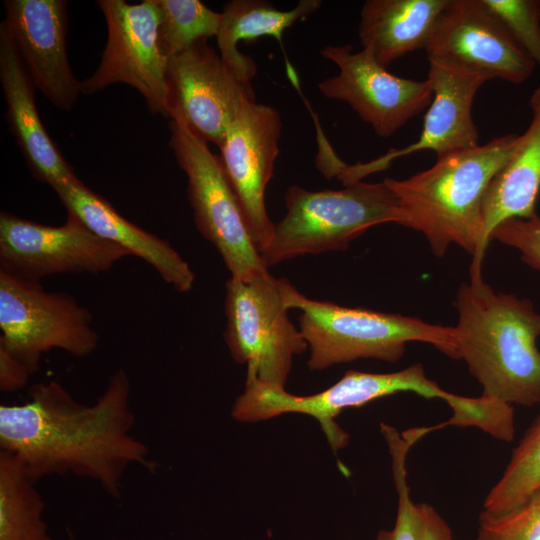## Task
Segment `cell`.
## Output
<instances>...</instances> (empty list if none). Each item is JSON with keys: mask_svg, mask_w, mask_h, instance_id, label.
Instances as JSON below:
<instances>
[{"mask_svg": "<svg viewBox=\"0 0 540 540\" xmlns=\"http://www.w3.org/2000/svg\"><path fill=\"white\" fill-rule=\"evenodd\" d=\"M281 131L278 110L250 100L230 122L219 146L220 159L259 253L273 233L274 223L265 207V190L279 155Z\"/></svg>", "mask_w": 540, "mask_h": 540, "instance_id": "cell-15", "label": "cell"}, {"mask_svg": "<svg viewBox=\"0 0 540 540\" xmlns=\"http://www.w3.org/2000/svg\"><path fill=\"white\" fill-rule=\"evenodd\" d=\"M96 3L107 24V42L97 69L81 81V93L92 95L113 84H128L153 114L170 118L168 58L159 42L161 12L156 1Z\"/></svg>", "mask_w": 540, "mask_h": 540, "instance_id": "cell-10", "label": "cell"}, {"mask_svg": "<svg viewBox=\"0 0 540 540\" xmlns=\"http://www.w3.org/2000/svg\"><path fill=\"white\" fill-rule=\"evenodd\" d=\"M454 305L458 359L482 395L510 405L540 404V314L532 302L497 293L480 279L461 284Z\"/></svg>", "mask_w": 540, "mask_h": 540, "instance_id": "cell-3", "label": "cell"}, {"mask_svg": "<svg viewBox=\"0 0 540 540\" xmlns=\"http://www.w3.org/2000/svg\"><path fill=\"white\" fill-rule=\"evenodd\" d=\"M1 23L14 41L34 86L56 108L69 111L81 94L66 49L67 2L6 0Z\"/></svg>", "mask_w": 540, "mask_h": 540, "instance_id": "cell-16", "label": "cell"}, {"mask_svg": "<svg viewBox=\"0 0 540 540\" xmlns=\"http://www.w3.org/2000/svg\"><path fill=\"white\" fill-rule=\"evenodd\" d=\"M419 540H454L440 513L428 503H417Z\"/></svg>", "mask_w": 540, "mask_h": 540, "instance_id": "cell-30", "label": "cell"}, {"mask_svg": "<svg viewBox=\"0 0 540 540\" xmlns=\"http://www.w3.org/2000/svg\"><path fill=\"white\" fill-rule=\"evenodd\" d=\"M400 392H413L427 399H441L452 410L456 425L470 422L476 413L473 397L452 394L429 379L424 366L414 363L400 371L369 373L349 370L329 388L312 395L299 396L285 388L260 383L245 386L233 404L231 415L245 423L268 420L288 413L311 416L320 425L326 440L336 453L346 447L348 434L336 423V417L348 408H358L374 400Z\"/></svg>", "mask_w": 540, "mask_h": 540, "instance_id": "cell-5", "label": "cell"}, {"mask_svg": "<svg viewBox=\"0 0 540 540\" xmlns=\"http://www.w3.org/2000/svg\"><path fill=\"white\" fill-rule=\"evenodd\" d=\"M339 73L318 83L328 99L346 102L380 137H390L429 107L433 99L430 80L394 75L365 49L351 44L328 45L320 51Z\"/></svg>", "mask_w": 540, "mask_h": 540, "instance_id": "cell-13", "label": "cell"}, {"mask_svg": "<svg viewBox=\"0 0 540 540\" xmlns=\"http://www.w3.org/2000/svg\"><path fill=\"white\" fill-rule=\"evenodd\" d=\"M280 287L287 308L301 311L299 331L310 349L307 365L311 370L357 359L395 363L409 342L431 344L446 356L458 359L453 326L313 300L284 278H280Z\"/></svg>", "mask_w": 540, "mask_h": 540, "instance_id": "cell-4", "label": "cell"}, {"mask_svg": "<svg viewBox=\"0 0 540 540\" xmlns=\"http://www.w3.org/2000/svg\"><path fill=\"white\" fill-rule=\"evenodd\" d=\"M225 342L232 358L247 367L245 386L285 388L293 358L308 345L288 318L280 279L269 271L226 282Z\"/></svg>", "mask_w": 540, "mask_h": 540, "instance_id": "cell-7", "label": "cell"}, {"mask_svg": "<svg viewBox=\"0 0 540 540\" xmlns=\"http://www.w3.org/2000/svg\"><path fill=\"white\" fill-rule=\"evenodd\" d=\"M70 540H73V538L70 536Z\"/></svg>", "mask_w": 540, "mask_h": 540, "instance_id": "cell-32", "label": "cell"}, {"mask_svg": "<svg viewBox=\"0 0 540 540\" xmlns=\"http://www.w3.org/2000/svg\"><path fill=\"white\" fill-rule=\"evenodd\" d=\"M31 372L18 359L0 349V388L15 392L25 387Z\"/></svg>", "mask_w": 540, "mask_h": 540, "instance_id": "cell-31", "label": "cell"}, {"mask_svg": "<svg viewBox=\"0 0 540 540\" xmlns=\"http://www.w3.org/2000/svg\"><path fill=\"white\" fill-rule=\"evenodd\" d=\"M169 128V145L186 174L198 231L215 246L231 277L245 279L267 271L220 157L181 118L171 119Z\"/></svg>", "mask_w": 540, "mask_h": 540, "instance_id": "cell-8", "label": "cell"}, {"mask_svg": "<svg viewBox=\"0 0 540 540\" xmlns=\"http://www.w3.org/2000/svg\"><path fill=\"white\" fill-rule=\"evenodd\" d=\"M444 70L522 84L535 63L484 0H449L426 48Z\"/></svg>", "mask_w": 540, "mask_h": 540, "instance_id": "cell-11", "label": "cell"}, {"mask_svg": "<svg viewBox=\"0 0 540 540\" xmlns=\"http://www.w3.org/2000/svg\"><path fill=\"white\" fill-rule=\"evenodd\" d=\"M92 320L90 311L71 295L46 291L39 282L0 271V349L31 374L51 349L76 357L94 352L99 337Z\"/></svg>", "mask_w": 540, "mask_h": 540, "instance_id": "cell-9", "label": "cell"}, {"mask_svg": "<svg viewBox=\"0 0 540 540\" xmlns=\"http://www.w3.org/2000/svg\"><path fill=\"white\" fill-rule=\"evenodd\" d=\"M36 482L15 455L0 452V540H52Z\"/></svg>", "mask_w": 540, "mask_h": 540, "instance_id": "cell-23", "label": "cell"}, {"mask_svg": "<svg viewBox=\"0 0 540 540\" xmlns=\"http://www.w3.org/2000/svg\"><path fill=\"white\" fill-rule=\"evenodd\" d=\"M321 5L320 0H301L293 9L283 11L263 0L226 2L216 37L222 60L240 80L251 83L257 66L251 57L239 51L238 43L263 36H272L282 43L286 29L316 12Z\"/></svg>", "mask_w": 540, "mask_h": 540, "instance_id": "cell-22", "label": "cell"}, {"mask_svg": "<svg viewBox=\"0 0 540 540\" xmlns=\"http://www.w3.org/2000/svg\"><path fill=\"white\" fill-rule=\"evenodd\" d=\"M170 119L181 118L204 141L221 145L242 105L255 100L220 54L202 40L168 58Z\"/></svg>", "mask_w": 540, "mask_h": 540, "instance_id": "cell-14", "label": "cell"}, {"mask_svg": "<svg viewBox=\"0 0 540 540\" xmlns=\"http://www.w3.org/2000/svg\"><path fill=\"white\" fill-rule=\"evenodd\" d=\"M160 8L159 42L167 58L195 43L217 37L221 12L199 0H155Z\"/></svg>", "mask_w": 540, "mask_h": 540, "instance_id": "cell-25", "label": "cell"}, {"mask_svg": "<svg viewBox=\"0 0 540 540\" xmlns=\"http://www.w3.org/2000/svg\"><path fill=\"white\" fill-rule=\"evenodd\" d=\"M129 255L68 212L61 226L0 214V271L17 278L39 282L55 274H98Z\"/></svg>", "mask_w": 540, "mask_h": 540, "instance_id": "cell-12", "label": "cell"}, {"mask_svg": "<svg viewBox=\"0 0 540 540\" xmlns=\"http://www.w3.org/2000/svg\"><path fill=\"white\" fill-rule=\"evenodd\" d=\"M539 4H540V1H539Z\"/></svg>", "mask_w": 540, "mask_h": 540, "instance_id": "cell-33", "label": "cell"}, {"mask_svg": "<svg viewBox=\"0 0 540 540\" xmlns=\"http://www.w3.org/2000/svg\"><path fill=\"white\" fill-rule=\"evenodd\" d=\"M433 99L425 114L419 138L403 148H392L368 163L345 168L339 177L344 185L360 181L369 174L384 170L397 158L419 151L432 150L437 158L479 145V131L473 120L472 106L476 93L486 82L430 65L427 77Z\"/></svg>", "mask_w": 540, "mask_h": 540, "instance_id": "cell-17", "label": "cell"}, {"mask_svg": "<svg viewBox=\"0 0 540 540\" xmlns=\"http://www.w3.org/2000/svg\"><path fill=\"white\" fill-rule=\"evenodd\" d=\"M0 82L8 126L33 176L51 187L77 177L39 117L35 103L36 88L2 23Z\"/></svg>", "mask_w": 540, "mask_h": 540, "instance_id": "cell-19", "label": "cell"}, {"mask_svg": "<svg viewBox=\"0 0 540 540\" xmlns=\"http://www.w3.org/2000/svg\"><path fill=\"white\" fill-rule=\"evenodd\" d=\"M540 489V413L525 431L502 476L483 502V513L502 515Z\"/></svg>", "mask_w": 540, "mask_h": 540, "instance_id": "cell-24", "label": "cell"}, {"mask_svg": "<svg viewBox=\"0 0 540 540\" xmlns=\"http://www.w3.org/2000/svg\"><path fill=\"white\" fill-rule=\"evenodd\" d=\"M531 122L511 156L490 182L482 207L484 246L492 231L511 218H530L536 214L540 191V85L530 97Z\"/></svg>", "mask_w": 540, "mask_h": 540, "instance_id": "cell-21", "label": "cell"}, {"mask_svg": "<svg viewBox=\"0 0 540 540\" xmlns=\"http://www.w3.org/2000/svg\"><path fill=\"white\" fill-rule=\"evenodd\" d=\"M518 139L519 134L509 133L439 157L432 167L406 179H384L399 200L401 225L421 232L437 257H442L451 244L467 251L472 255V281L482 279L486 251L483 200Z\"/></svg>", "mask_w": 540, "mask_h": 540, "instance_id": "cell-2", "label": "cell"}, {"mask_svg": "<svg viewBox=\"0 0 540 540\" xmlns=\"http://www.w3.org/2000/svg\"><path fill=\"white\" fill-rule=\"evenodd\" d=\"M285 205L286 215L274 223L271 240L260 252L267 267L305 254L345 250L368 229L403 220L399 200L385 180H360L340 190L293 185Z\"/></svg>", "mask_w": 540, "mask_h": 540, "instance_id": "cell-6", "label": "cell"}, {"mask_svg": "<svg viewBox=\"0 0 540 540\" xmlns=\"http://www.w3.org/2000/svg\"><path fill=\"white\" fill-rule=\"evenodd\" d=\"M540 69V4L537 0H484Z\"/></svg>", "mask_w": 540, "mask_h": 540, "instance_id": "cell-28", "label": "cell"}, {"mask_svg": "<svg viewBox=\"0 0 540 540\" xmlns=\"http://www.w3.org/2000/svg\"><path fill=\"white\" fill-rule=\"evenodd\" d=\"M51 188L67 212L95 234L143 259L176 291L186 293L191 290L195 275L168 241L128 221L78 177L59 182Z\"/></svg>", "mask_w": 540, "mask_h": 540, "instance_id": "cell-18", "label": "cell"}, {"mask_svg": "<svg viewBox=\"0 0 540 540\" xmlns=\"http://www.w3.org/2000/svg\"><path fill=\"white\" fill-rule=\"evenodd\" d=\"M517 249L521 260L531 268L540 271V216L511 218L500 223L491 233L490 241Z\"/></svg>", "mask_w": 540, "mask_h": 540, "instance_id": "cell-29", "label": "cell"}, {"mask_svg": "<svg viewBox=\"0 0 540 540\" xmlns=\"http://www.w3.org/2000/svg\"><path fill=\"white\" fill-rule=\"evenodd\" d=\"M449 0H368L358 28L363 49L383 67L427 48Z\"/></svg>", "mask_w": 540, "mask_h": 540, "instance_id": "cell-20", "label": "cell"}, {"mask_svg": "<svg viewBox=\"0 0 540 540\" xmlns=\"http://www.w3.org/2000/svg\"><path fill=\"white\" fill-rule=\"evenodd\" d=\"M474 540H540V489L502 515L481 512Z\"/></svg>", "mask_w": 540, "mask_h": 540, "instance_id": "cell-27", "label": "cell"}, {"mask_svg": "<svg viewBox=\"0 0 540 540\" xmlns=\"http://www.w3.org/2000/svg\"><path fill=\"white\" fill-rule=\"evenodd\" d=\"M130 380L114 372L94 404L76 401L58 382L33 385L22 404L0 406V449L15 455L35 480L74 474L118 497L125 471L157 470L148 446L132 435Z\"/></svg>", "mask_w": 540, "mask_h": 540, "instance_id": "cell-1", "label": "cell"}, {"mask_svg": "<svg viewBox=\"0 0 540 540\" xmlns=\"http://www.w3.org/2000/svg\"><path fill=\"white\" fill-rule=\"evenodd\" d=\"M380 428L391 457L398 502L394 526L390 530H380L377 540H419L417 503L410 496L406 461L410 448L424 436V431L418 427L399 433L386 423H381Z\"/></svg>", "mask_w": 540, "mask_h": 540, "instance_id": "cell-26", "label": "cell"}]
</instances>
